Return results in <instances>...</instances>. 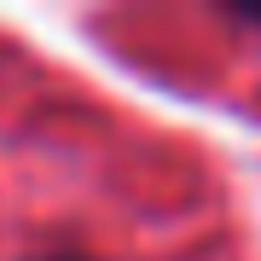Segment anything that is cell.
Returning <instances> with one entry per match:
<instances>
[{
	"instance_id": "1",
	"label": "cell",
	"mask_w": 261,
	"mask_h": 261,
	"mask_svg": "<svg viewBox=\"0 0 261 261\" xmlns=\"http://www.w3.org/2000/svg\"><path fill=\"white\" fill-rule=\"evenodd\" d=\"M41 261H87V255H41Z\"/></svg>"
},
{
	"instance_id": "2",
	"label": "cell",
	"mask_w": 261,
	"mask_h": 261,
	"mask_svg": "<svg viewBox=\"0 0 261 261\" xmlns=\"http://www.w3.org/2000/svg\"><path fill=\"white\" fill-rule=\"evenodd\" d=\"M244 23H255V29H261V12H244Z\"/></svg>"
}]
</instances>
